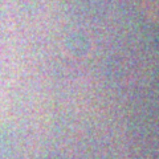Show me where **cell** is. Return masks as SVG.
<instances>
[{"label": "cell", "mask_w": 159, "mask_h": 159, "mask_svg": "<svg viewBox=\"0 0 159 159\" xmlns=\"http://www.w3.org/2000/svg\"><path fill=\"white\" fill-rule=\"evenodd\" d=\"M143 12L152 20H159V0H142Z\"/></svg>", "instance_id": "1"}]
</instances>
